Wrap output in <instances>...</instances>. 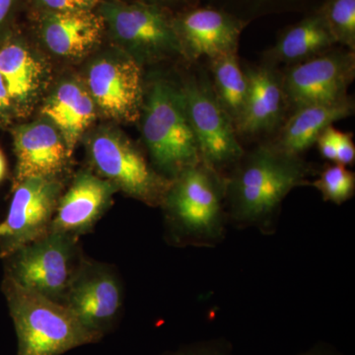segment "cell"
<instances>
[{"label": "cell", "instance_id": "cell-12", "mask_svg": "<svg viewBox=\"0 0 355 355\" xmlns=\"http://www.w3.org/2000/svg\"><path fill=\"white\" fill-rule=\"evenodd\" d=\"M88 86L93 101L110 118L135 121L144 104L142 74L132 57L103 58L91 67Z\"/></svg>", "mask_w": 355, "mask_h": 355}, {"label": "cell", "instance_id": "cell-13", "mask_svg": "<svg viewBox=\"0 0 355 355\" xmlns=\"http://www.w3.org/2000/svg\"><path fill=\"white\" fill-rule=\"evenodd\" d=\"M182 53L191 60H210L237 51L244 24L223 11L211 8L193 9L174 22Z\"/></svg>", "mask_w": 355, "mask_h": 355}, {"label": "cell", "instance_id": "cell-10", "mask_svg": "<svg viewBox=\"0 0 355 355\" xmlns=\"http://www.w3.org/2000/svg\"><path fill=\"white\" fill-rule=\"evenodd\" d=\"M102 13L114 37L140 57L182 53L174 22L158 7L111 2L103 6Z\"/></svg>", "mask_w": 355, "mask_h": 355}, {"label": "cell", "instance_id": "cell-15", "mask_svg": "<svg viewBox=\"0 0 355 355\" xmlns=\"http://www.w3.org/2000/svg\"><path fill=\"white\" fill-rule=\"evenodd\" d=\"M116 190L107 180L81 172L60 198L51 231L76 237L89 232L108 209Z\"/></svg>", "mask_w": 355, "mask_h": 355}, {"label": "cell", "instance_id": "cell-14", "mask_svg": "<svg viewBox=\"0 0 355 355\" xmlns=\"http://www.w3.org/2000/svg\"><path fill=\"white\" fill-rule=\"evenodd\" d=\"M13 144L16 155L13 188L34 178L57 179L70 157L62 135L44 121L16 128Z\"/></svg>", "mask_w": 355, "mask_h": 355}, {"label": "cell", "instance_id": "cell-27", "mask_svg": "<svg viewBox=\"0 0 355 355\" xmlns=\"http://www.w3.org/2000/svg\"><path fill=\"white\" fill-rule=\"evenodd\" d=\"M169 355H230L225 343H202Z\"/></svg>", "mask_w": 355, "mask_h": 355}, {"label": "cell", "instance_id": "cell-8", "mask_svg": "<svg viewBox=\"0 0 355 355\" xmlns=\"http://www.w3.org/2000/svg\"><path fill=\"white\" fill-rule=\"evenodd\" d=\"M13 191L8 212L0 222L2 260L50 232L62 187L57 179L34 178L25 180Z\"/></svg>", "mask_w": 355, "mask_h": 355}, {"label": "cell", "instance_id": "cell-31", "mask_svg": "<svg viewBox=\"0 0 355 355\" xmlns=\"http://www.w3.org/2000/svg\"><path fill=\"white\" fill-rule=\"evenodd\" d=\"M7 164L6 156L0 149V183L3 181L4 177L6 175Z\"/></svg>", "mask_w": 355, "mask_h": 355}, {"label": "cell", "instance_id": "cell-9", "mask_svg": "<svg viewBox=\"0 0 355 355\" xmlns=\"http://www.w3.org/2000/svg\"><path fill=\"white\" fill-rule=\"evenodd\" d=\"M352 53H323L294 64L282 78L286 102L294 109L331 104L347 98L354 78Z\"/></svg>", "mask_w": 355, "mask_h": 355}, {"label": "cell", "instance_id": "cell-26", "mask_svg": "<svg viewBox=\"0 0 355 355\" xmlns=\"http://www.w3.org/2000/svg\"><path fill=\"white\" fill-rule=\"evenodd\" d=\"M44 6L55 12L92 10L98 0H41Z\"/></svg>", "mask_w": 355, "mask_h": 355}, {"label": "cell", "instance_id": "cell-6", "mask_svg": "<svg viewBox=\"0 0 355 355\" xmlns=\"http://www.w3.org/2000/svg\"><path fill=\"white\" fill-rule=\"evenodd\" d=\"M89 150L96 169L116 189L148 205H162L172 180L154 171L130 140L102 132L91 140Z\"/></svg>", "mask_w": 355, "mask_h": 355}, {"label": "cell", "instance_id": "cell-21", "mask_svg": "<svg viewBox=\"0 0 355 355\" xmlns=\"http://www.w3.org/2000/svg\"><path fill=\"white\" fill-rule=\"evenodd\" d=\"M43 67L25 46L7 43L0 48V76L12 104L24 103L38 89Z\"/></svg>", "mask_w": 355, "mask_h": 355}, {"label": "cell", "instance_id": "cell-11", "mask_svg": "<svg viewBox=\"0 0 355 355\" xmlns=\"http://www.w3.org/2000/svg\"><path fill=\"white\" fill-rule=\"evenodd\" d=\"M123 303L118 277L105 265L81 261L64 304L91 331L104 336L113 326Z\"/></svg>", "mask_w": 355, "mask_h": 355}, {"label": "cell", "instance_id": "cell-16", "mask_svg": "<svg viewBox=\"0 0 355 355\" xmlns=\"http://www.w3.org/2000/svg\"><path fill=\"white\" fill-rule=\"evenodd\" d=\"M248 96L244 113L236 125L237 135H254L279 125L286 98L282 78L270 67H247Z\"/></svg>", "mask_w": 355, "mask_h": 355}, {"label": "cell", "instance_id": "cell-32", "mask_svg": "<svg viewBox=\"0 0 355 355\" xmlns=\"http://www.w3.org/2000/svg\"><path fill=\"white\" fill-rule=\"evenodd\" d=\"M302 355H335L329 352L328 350L324 349H314L311 350V352H307V354H304Z\"/></svg>", "mask_w": 355, "mask_h": 355}, {"label": "cell", "instance_id": "cell-1", "mask_svg": "<svg viewBox=\"0 0 355 355\" xmlns=\"http://www.w3.org/2000/svg\"><path fill=\"white\" fill-rule=\"evenodd\" d=\"M226 180L229 216L239 225L268 229L280 203L294 188L303 186L310 167L297 155L275 144L261 146L243 156Z\"/></svg>", "mask_w": 355, "mask_h": 355}, {"label": "cell", "instance_id": "cell-4", "mask_svg": "<svg viewBox=\"0 0 355 355\" xmlns=\"http://www.w3.org/2000/svg\"><path fill=\"white\" fill-rule=\"evenodd\" d=\"M142 133L153 162L168 179L202 162L181 89L167 81H154L149 89Z\"/></svg>", "mask_w": 355, "mask_h": 355}, {"label": "cell", "instance_id": "cell-25", "mask_svg": "<svg viewBox=\"0 0 355 355\" xmlns=\"http://www.w3.org/2000/svg\"><path fill=\"white\" fill-rule=\"evenodd\" d=\"M336 151V164L347 166L352 164L355 160V146L350 133L334 132Z\"/></svg>", "mask_w": 355, "mask_h": 355}, {"label": "cell", "instance_id": "cell-5", "mask_svg": "<svg viewBox=\"0 0 355 355\" xmlns=\"http://www.w3.org/2000/svg\"><path fill=\"white\" fill-rule=\"evenodd\" d=\"M3 261L4 277L62 304L81 263L77 237L53 231L16 250Z\"/></svg>", "mask_w": 355, "mask_h": 355}, {"label": "cell", "instance_id": "cell-30", "mask_svg": "<svg viewBox=\"0 0 355 355\" xmlns=\"http://www.w3.org/2000/svg\"><path fill=\"white\" fill-rule=\"evenodd\" d=\"M12 3L13 0H0V25L6 20Z\"/></svg>", "mask_w": 355, "mask_h": 355}, {"label": "cell", "instance_id": "cell-7", "mask_svg": "<svg viewBox=\"0 0 355 355\" xmlns=\"http://www.w3.org/2000/svg\"><path fill=\"white\" fill-rule=\"evenodd\" d=\"M181 92L202 162L216 171L237 164L244 150L232 121L211 86L202 80H191Z\"/></svg>", "mask_w": 355, "mask_h": 355}, {"label": "cell", "instance_id": "cell-22", "mask_svg": "<svg viewBox=\"0 0 355 355\" xmlns=\"http://www.w3.org/2000/svg\"><path fill=\"white\" fill-rule=\"evenodd\" d=\"M210 60L214 78L211 87L236 130L246 106L249 88L246 73L240 67L237 51L225 53Z\"/></svg>", "mask_w": 355, "mask_h": 355}, {"label": "cell", "instance_id": "cell-20", "mask_svg": "<svg viewBox=\"0 0 355 355\" xmlns=\"http://www.w3.org/2000/svg\"><path fill=\"white\" fill-rule=\"evenodd\" d=\"M336 44L322 13L313 14L286 30L268 57L286 64H299L323 55Z\"/></svg>", "mask_w": 355, "mask_h": 355}, {"label": "cell", "instance_id": "cell-23", "mask_svg": "<svg viewBox=\"0 0 355 355\" xmlns=\"http://www.w3.org/2000/svg\"><path fill=\"white\" fill-rule=\"evenodd\" d=\"M336 43L355 48V0H328L320 10Z\"/></svg>", "mask_w": 355, "mask_h": 355}, {"label": "cell", "instance_id": "cell-19", "mask_svg": "<svg viewBox=\"0 0 355 355\" xmlns=\"http://www.w3.org/2000/svg\"><path fill=\"white\" fill-rule=\"evenodd\" d=\"M43 114L60 130L71 156L81 135L95 119V103L85 89L67 83L51 96Z\"/></svg>", "mask_w": 355, "mask_h": 355}, {"label": "cell", "instance_id": "cell-3", "mask_svg": "<svg viewBox=\"0 0 355 355\" xmlns=\"http://www.w3.org/2000/svg\"><path fill=\"white\" fill-rule=\"evenodd\" d=\"M225 200L226 180L202 162L172 180L162 205L180 237L202 247L216 245L223 238Z\"/></svg>", "mask_w": 355, "mask_h": 355}, {"label": "cell", "instance_id": "cell-28", "mask_svg": "<svg viewBox=\"0 0 355 355\" xmlns=\"http://www.w3.org/2000/svg\"><path fill=\"white\" fill-rule=\"evenodd\" d=\"M334 132L335 128L328 127L324 128L321 135L317 139L318 146H319L320 153L324 159L329 161H333L336 163V151L335 139H334Z\"/></svg>", "mask_w": 355, "mask_h": 355}, {"label": "cell", "instance_id": "cell-18", "mask_svg": "<svg viewBox=\"0 0 355 355\" xmlns=\"http://www.w3.org/2000/svg\"><path fill=\"white\" fill-rule=\"evenodd\" d=\"M354 110V102L347 97L331 104L310 105L296 109L282 128L275 146L284 153L299 156L316 144L324 128L347 118Z\"/></svg>", "mask_w": 355, "mask_h": 355}, {"label": "cell", "instance_id": "cell-29", "mask_svg": "<svg viewBox=\"0 0 355 355\" xmlns=\"http://www.w3.org/2000/svg\"><path fill=\"white\" fill-rule=\"evenodd\" d=\"M12 106V101H11L10 96L7 91L6 83L0 76V120L6 118Z\"/></svg>", "mask_w": 355, "mask_h": 355}, {"label": "cell", "instance_id": "cell-17", "mask_svg": "<svg viewBox=\"0 0 355 355\" xmlns=\"http://www.w3.org/2000/svg\"><path fill=\"white\" fill-rule=\"evenodd\" d=\"M104 19L92 10L51 11L43 22L46 46L55 55L80 57L101 39Z\"/></svg>", "mask_w": 355, "mask_h": 355}, {"label": "cell", "instance_id": "cell-24", "mask_svg": "<svg viewBox=\"0 0 355 355\" xmlns=\"http://www.w3.org/2000/svg\"><path fill=\"white\" fill-rule=\"evenodd\" d=\"M312 186L322 193L324 200L342 205L350 200L355 191V176L345 166L335 164L324 168Z\"/></svg>", "mask_w": 355, "mask_h": 355}, {"label": "cell", "instance_id": "cell-2", "mask_svg": "<svg viewBox=\"0 0 355 355\" xmlns=\"http://www.w3.org/2000/svg\"><path fill=\"white\" fill-rule=\"evenodd\" d=\"M2 291L17 336V355H62L102 336L88 330L64 304L4 277Z\"/></svg>", "mask_w": 355, "mask_h": 355}]
</instances>
